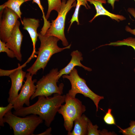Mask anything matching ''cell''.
Wrapping results in <instances>:
<instances>
[{
	"label": "cell",
	"mask_w": 135,
	"mask_h": 135,
	"mask_svg": "<svg viewBox=\"0 0 135 135\" xmlns=\"http://www.w3.org/2000/svg\"><path fill=\"white\" fill-rule=\"evenodd\" d=\"M87 1L94 6L96 11V14L89 21L90 22H92L96 18L101 15L107 16L118 22L126 19L124 16L111 13L105 8L102 4L106 3V0H87Z\"/></svg>",
	"instance_id": "cell-14"
},
{
	"label": "cell",
	"mask_w": 135,
	"mask_h": 135,
	"mask_svg": "<svg viewBox=\"0 0 135 135\" xmlns=\"http://www.w3.org/2000/svg\"><path fill=\"white\" fill-rule=\"evenodd\" d=\"M134 0V1H135V0Z\"/></svg>",
	"instance_id": "cell-29"
},
{
	"label": "cell",
	"mask_w": 135,
	"mask_h": 135,
	"mask_svg": "<svg viewBox=\"0 0 135 135\" xmlns=\"http://www.w3.org/2000/svg\"><path fill=\"white\" fill-rule=\"evenodd\" d=\"M52 128L49 127L44 132L41 133L36 134V135H51V132H52Z\"/></svg>",
	"instance_id": "cell-27"
},
{
	"label": "cell",
	"mask_w": 135,
	"mask_h": 135,
	"mask_svg": "<svg viewBox=\"0 0 135 135\" xmlns=\"http://www.w3.org/2000/svg\"><path fill=\"white\" fill-rule=\"evenodd\" d=\"M25 77L26 81L22 85L18 97L12 104L14 110L23 107L24 104L27 106H30V99L36 90V86L34 84L37 82V80H32V76L28 72L26 73Z\"/></svg>",
	"instance_id": "cell-9"
},
{
	"label": "cell",
	"mask_w": 135,
	"mask_h": 135,
	"mask_svg": "<svg viewBox=\"0 0 135 135\" xmlns=\"http://www.w3.org/2000/svg\"><path fill=\"white\" fill-rule=\"evenodd\" d=\"M5 52L10 58H13L16 57L14 52L6 46V43L0 40V52Z\"/></svg>",
	"instance_id": "cell-24"
},
{
	"label": "cell",
	"mask_w": 135,
	"mask_h": 135,
	"mask_svg": "<svg viewBox=\"0 0 135 135\" xmlns=\"http://www.w3.org/2000/svg\"><path fill=\"white\" fill-rule=\"evenodd\" d=\"M20 22L18 20L12 30L11 36L6 44L14 52L16 59L21 62L22 59L20 50L23 36L20 29Z\"/></svg>",
	"instance_id": "cell-11"
},
{
	"label": "cell",
	"mask_w": 135,
	"mask_h": 135,
	"mask_svg": "<svg viewBox=\"0 0 135 135\" xmlns=\"http://www.w3.org/2000/svg\"><path fill=\"white\" fill-rule=\"evenodd\" d=\"M76 0H62L60 10L58 13L56 18L52 20L51 26L45 35L53 36L58 38L62 42L64 46L68 44L65 36L64 29L66 18L67 14L72 8L76 6Z\"/></svg>",
	"instance_id": "cell-7"
},
{
	"label": "cell",
	"mask_w": 135,
	"mask_h": 135,
	"mask_svg": "<svg viewBox=\"0 0 135 135\" xmlns=\"http://www.w3.org/2000/svg\"><path fill=\"white\" fill-rule=\"evenodd\" d=\"M126 46L132 48L135 51V38L132 37L128 38L122 40L111 42L108 44L101 46ZM134 70L135 72V68Z\"/></svg>",
	"instance_id": "cell-18"
},
{
	"label": "cell",
	"mask_w": 135,
	"mask_h": 135,
	"mask_svg": "<svg viewBox=\"0 0 135 135\" xmlns=\"http://www.w3.org/2000/svg\"><path fill=\"white\" fill-rule=\"evenodd\" d=\"M129 127L122 129L120 128V132L124 135H135V121H130Z\"/></svg>",
	"instance_id": "cell-22"
},
{
	"label": "cell",
	"mask_w": 135,
	"mask_h": 135,
	"mask_svg": "<svg viewBox=\"0 0 135 135\" xmlns=\"http://www.w3.org/2000/svg\"><path fill=\"white\" fill-rule=\"evenodd\" d=\"M62 76L63 78L68 79L71 83V88L68 93L69 95L76 97L77 94H80L86 97L90 98L95 105L96 111H98L99 102L104 98V97L96 94L89 88L86 81L79 76L75 68H74L68 74H64Z\"/></svg>",
	"instance_id": "cell-5"
},
{
	"label": "cell",
	"mask_w": 135,
	"mask_h": 135,
	"mask_svg": "<svg viewBox=\"0 0 135 135\" xmlns=\"http://www.w3.org/2000/svg\"><path fill=\"white\" fill-rule=\"evenodd\" d=\"M112 111L111 109L108 108L103 117L104 122L108 125L116 124L115 120L111 113Z\"/></svg>",
	"instance_id": "cell-23"
},
{
	"label": "cell",
	"mask_w": 135,
	"mask_h": 135,
	"mask_svg": "<svg viewBox=\"0 0 135 135\" xmlns=\"http://www.w3.org/2000/svg\"><path fill=\"white\" fill-rule=\"evenodd\" d=\"M38 34L40 44L38 51L36 52L38 56L33 64L27 70L32 76L36 74L40 69L44 70L52 55L65 49H70L71 46L70 44L64 48H60L57 44L60 40L58 38L53 36H46L40 33Z\"/></svg>",
	"instance_id": "cell-2"
},
{
	"label": "cell",
	"mask_w": 135,
	"mask_h": 135,
	"mask_svg": "<svg viewBox=\"0 0 135 135\" xmlns=\"http://www.w3.org/2000/svg\"><path fill=\"white\" fill-rule=\"evenodd\" d=\"M34 3L38 5L42 12V16L44 17L45 16L44 12V8L41 4L40 0H32V3L33 4Z\"/></svg>",
	"instance_id": "cell-26"
},
{
	"label": "cell",
	"mask_w": 135,
	"mask_h": 135,
	"mask_svg": "<svg viewBox=\"0 0 135 135\" xmlns=\"http://www.w3.org/2000/svg\"><path fill=\"white\" fill-rule=\"evenodd\" d=\"M13 108V105L11 103H9V104L6 106L3 107L2 106L0 107V126H4V117L5 114L8 112L11 111Z\"/></svg>",
	"instance_id": "cell-20"
},
{
	"label": "cell",
	"mask_w": 135,
	"mask_h": 135,
	"mask_svg": "<svg viewBox=\"0 0 135 135\" xmlns=\"http://www.w3.org/2000/svg\"><path fill=\"white\" fill-rule=\"evenodd\" d=\"M20 18L11 9L6 7L0 18V38L6 43L11 37L12 30Z\"/></svg>",
	"instance_id": "cell-8"
},
{
	"label": "cell",
	"mask_w": 135,
	"mask_h": 135,
	"mask_svg": "<svg viewBox=\"0 0 135 135\" xmlns=\"http://www.w3.org/2000/svg\"><path fill=\"white\" fill-rule=\"evenodd\" d=\"M128 11L134 17L135 19V9L133 8H129L128 9ZM125 30L126 32L135 36V28L132 29L128 26H126Z\"/></svg>",
	"instance_id": "cell-25"
},
{
	"label": "cell",
	"mask_w": 135,
	"mask_h": 135,
	"mask_svg": "<svg viewBox=\"0 0 135 135\" xmlns=\"http://www.w3.org/2000/svg\"><path fill=\"white\" fill-rule=\"evenodd\" d=\"M64 102L65 104L61 106L58 112L63 117L66 130L68 132H70L72 129L74 120L84 112L86 107L78 99L70 96L68 93L65 95Z\"/></svg>",
	"instance_id": "cell-4"
},
{
	"label": "cell",
	"mask_w": 135,
	"mask_h": 135,
	"mask_svg": "<svg viewBox=\"0 0 135 135\" xmlns=\"http://www.w3.org/2000/svg\"><path fill=\"white\" fill-rule=\"evenodd\" d=\"M70 56L72 58L70 62L65 67L59 71L58 79L63 75L68 74L76 66L82 67L89 72L92 70L90 68L85 66L82 64L80 61L83 60V58L82 54L78 50L73 51L71 52Z\"/></svg>",
	"instance_id": "cell-13"
},
{
	"label": "cell",
	"mask_w": 135,
	"mask_h": 135,
	"mask_svg": "<svg viewBox=\"0 0 135 135\" xmlns=\"http://www.w3.org/2000/svg\"><path fill=\"white\" fill-rule=\"evenodd\" d=\"M77 2L76 6V8L74 13L72 16L70 22V24L68 29V32L72 24L74 22L76 21L78 25L80 24L78 20V15L80 8L81 6L82 5L85 6L86 9L90 8V6L88 3L87 0H76Z\"/></svg>",
	"instance_id": "cell-17"
},
{
	"label": "cell",
	"mask_w": 135,
	"mask_h": 135,
	"mask_svg": "<svg viewBox=\"0 0 135 135\" xmlns=\"http://www.w3.org/2000/svg\"><path fill=\"white\" fill-rule=\"evenodd\" d=\"M89 119L84 114L75 120L74 126L72 132H68V135H86L88 134V124Z\"/></svg>",
	"instance_id": "cell-15"
},
{
	"label": "cell",
	"mask_w": 135,
	"mask_h": 135,
	"mask_svg": "<svg viewBox=\"0 0 135 135\" xmlns=\"http://www.w3.org/2000/svg\"><path fill=\"white\" fill-rule=\"evenodd\" d=\"M119 0H107V2L109 4H110L112 7L113 9H114V3L115 1H118Z\"/></svg>",
	"instance_id": "cell-28"
},
{
	"label": "cell",
	"mask_w": 135,
	"mask_h": 135,
	"mask_svg": "<svg viewBox=\"0 0 135 135\" xmlns=\"http://www.w3.org/2000/svg\"><path fill=\"white\" fill-rule=\"evenodd\" d=\"M65 95L54 94L52 97L38 96L34 104L26 107H23L12 112L20 117H25L32 114L38 115L44 121L45 124L50 127L62 104L64 102Z\"/></svg>",
	"instance_id": "cell-1"
},
{
	"label": "cell",
	"mask_w": 135,
	"mask_h": 135,
	"mask_svg": "<svg viewBox=\"0 0 135 135\" xmlns=\"http://www.w3.org/2000/svg\"><path fill=\"white\" fill-rule=\"evenodd\" d=\"M31 0H8L3 4L6 7H7L11 9L18 14L22 22V12L20 10V6L24 2Z\"/></svg>",
	"instance_id": "cell-16"
},
{
	"label": "cell",
	"mask_w": 135,
	"mask_h": 135,
	"mask_svg": "<svg viewBox=\"0 0 135 135\" xmlns=\"http://www.w3.org/2000/svg\"><path fill=\"white\" fill-rule=\"evenodd\" d=\"M59 73L57 68H53L37 82L36 91L30 100H32L40 96L48 97L54 94H62L64 84L61 83L58 86L57 84L59 80Z\"/></svg>",
	"instance_id": "cell-6"
},
{
	"label": "cell",
	"mask_w": 135,
	"mask_h": 135,
	"mask_svg": "<svg viewBox=\"0 0 135 135\" xmlns=\"http://www.w3.org/2000/svg\"><path fill=\"white\" fill-rule=\"evenodd\" d=\"M48 7L46 14L45 16L47 20L50 17L51 12L53 10L56 11L58 13L60 11L62 4L61 0H48Z\"/></svg>",
	"instance_id": "cell-19"
},
{
	"label": "cell",
	"mask_w": 135,
	"mask_h": 135,
	"mask_svg": "<svg viewBox=\"0 0 135 135\" xmlns=\"http://www.w3.org/2000/svg\"><path fill=\"white\" fill-rule=\"evenodd\" d=\"M23 66L18 63V67L16 69L9 72L7 70L9 73L8 76L11 81V86L9 91L8 98V103H13L18 97V92L22 86L23 82L26 74V72L22 70Z\"/></svg>",
	"instance_id": "cell-10"
},
{
	"label": "cell",
	"mask_w": 135,
	"mask_h": 135,
	"mask_svg": "<svg viewBox=\"0 0 135 135\" xmlns=\"http://www.w3.org/2000/svg\"><path fill=\"white\" fill-rule=\"evenodd\" d=\"M4 120L13 129L14 135H33L36 128L43 120L33 114L21 118L10 111L5 114Z\"/></svg>",
	"instance_id": "cell-3"
},
{
	"label": "cell",
	"mask_w": 135,
	"mask_h": 135,
	"mask_svg": "<svg viewBox=\"0 0 135 135\" xmlns=\"http://www.w3.org/2000/svg\"><path fill=\"white\" fill-rule=\"evenodd\" d=\"M98 126L96 125H93L89 119L88 124V135H100V130H98Z\"/></svg>",
	"instance_id": "cell-21"
},
{
	"label": "cell",
	"mask_w": 135,
	"mask_h": 135,
	"mask_svg": "<svg viewBox=\"0 0 135 135\" xmlns=\"http://www.w3.org/2000/svg\"><path fill=\"white\" fill-rule=\"evenodd\" d=\"M40 20L38 19L24 18L21 22L23 26V29L28 32L31 38L33 46V52L31 56H34L36 52V44L38 36L37 30L40 26Z\"/></svg>",
	"instance_id": "cell-12"
}]
</instances>
